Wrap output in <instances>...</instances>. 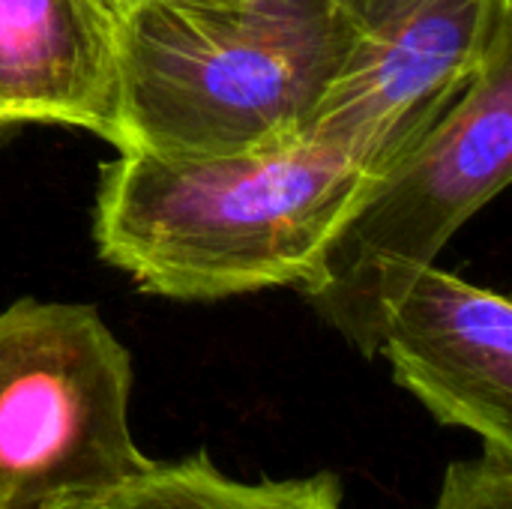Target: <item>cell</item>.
I'll return each instance as SVG.
<instances>
[{
    "instance_id": "1",
    "label": "cell",
    "mask_w": 512,
    "mask_h": 509,
    "mask_svg": "<svg viewBox=\"0 0 512 509\" xmlns=\"http://www.w3.org/2000/svg\"><path fill=\"white\" fill-rule=\"evenodd\" d=\"M369 177L309 135L222 156L126 150L102 165L93 240L138 288L171 300L306 288Z\"/></svg>"
},
{
    "instance_id": "2",
    "label": "cell",
    "mask_w": 512,
    "mask_h": 509,
    "mask_svg": "<svg viewBox=\"0 0 512 509\" xmlns=\"http://www.w3.org/2000/svg\"><path fill=\"white\" fill-rule=\"evenodd\" d=\"M117 153L306 138L348 63L339 0H138L111 15Z\"/></svg>"
},
{
    "instance_id": "3",
    "label": "cell",
    "mask_w": 512,
    "mask_h": 509,
    "mask_svg": "<svg viewBox=\"0 0 512 509\" xmlns=\"http://www.w3.org/2000/svg\"><path fill=\"white\" fill-rule=\"evenodd\" d=\"M510 174L512 33L414 147L366 180L300 291L363 357H375L387 303L438 261Z\"/></svg>"
},
{
    "instance_id": "4",
    "label": "cell",
    "mask_w": 512,
    "mask_h": 509,
    "mask_svg": "<svg viewBox=\"0 0 512 509\" xmlns=\"http://www.w3.org/2000/svg\"><path fill=\"white\" fill-rule=\"evenodd\" d=\"M132 354L90 303L0 309V509L99 501L144 474Z\"/></svg>"
},
{
    "instance_id": "5",
    "label": "cell",
    "mask_w": 512,
    "mask_h": 509,
    "mask_svg": "<svg viewBox=\"0 0 512 509\" xmlns=\"http://www.w3.org/2000/svg\"><path fill=\"white\" fill-rule=\"evenodd\" d=\"M339 9L348 63L309 138L372 174L414 147L512 33V0H339Z\"/></svg>"
},
{
    "instance_id": "6",
    "label": "cell",
    "mask_w": 512,
    "mask_h": 509,
    "mask_svg": "<svg viewBox=\"0 0 512 509\" xmlns=\"http://www.w3.org/2000/svg\"><path fill=\"white\" fill-rule=\"evenodd\" d=\"M441 423L512 453V303L438 264L384 309L375 357Z\"/></svg>"
},
{
    "instance_id": "7",
    "label": "cell",
    "mask_w": 512,
    "mask_h": 509,
    "mask_svg": "<svg viewBox=\"0 0 512 509\" xmlns=\"http://www.w3.org/2000/svg\"><path fill=\"white\" fill-rule=\"evenodd\" d=\"M57 123L114 138V42L99 0H0V129Z\"/></svg>"
},
{
    "instance_id": "8",
    "label": "cell",
    "mask_w": 512,
    "mask_h": 509,
    "mask_svg": "<svg viewBox=\"0 0 512 509\" xmlns=\"http://www.w3.org/2000/svg\"><path fill=\"white\" fill-rule=\"evenodd\" d=\"M342 504V483L330 471L243 483L219 471L207 450L177 462H153L102 498V509H345Z\"/></svg>"
},
{
    "instance_id": "9",
    "label": "cell",
    "mask_w": 512,
    "mask_h": 509,
    "mask_svg": "<svg viewBox=\"0 0 512 509\" xmlns=\"http://www.w3.org/2000/svg\"><path fill=\"white\" fill-rule=\"evenodd\" d=\"M432 509H512V453L486 450L453 462Z\"/></svg>"
},
{
    "instance_id": "10",
    "label": "cell",
    "mask_w": 512,
    "mask_h": 509,
    "mask_svg": "<svg viewBox=\"0 0 512 509\" xmlns=\"http://www.w3.org/2000/svg\"><path fill=\"white\" fill-rule=\"evenodd\" d=\"M102 3V9L108 12V15H114V12H120V9H126V6H132V3H138V0H99Z\"/></svg>"
},
{
    "instance_id": "11",
    "label": "cell",
    "mask_w": 512,
    "mask_h": 509,
    "mask_svg": "<svg viewBox=\"0 0 512 509\" xmlns=\"http://www.w3.org/2000/svg\"><path fill=\"white\" fill-rule=\"evenodd\" d=\"M54 509H102V498H99V501H84V504H66V507H54Z\"/></svg>"
}]
</instances>
